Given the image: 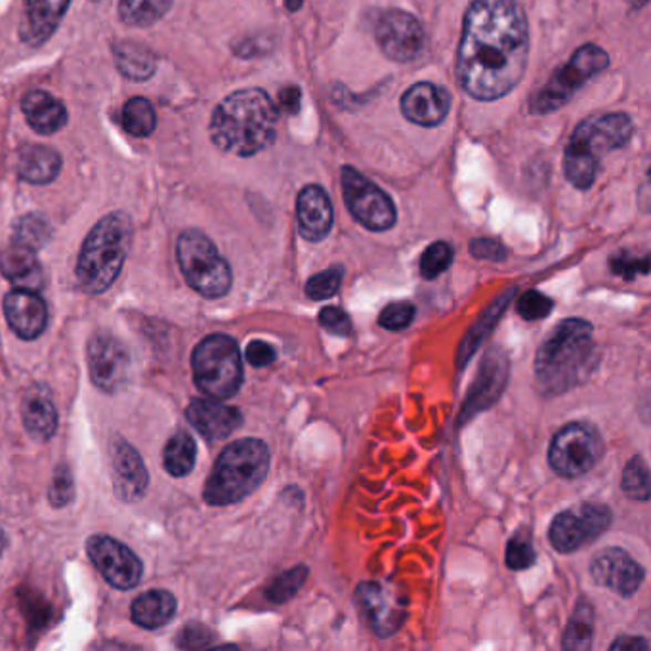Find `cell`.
I'll list each match as a JSON object with an SVG mask.
<instances>
[{
    "instance_id": "1",
    "label": "cell",
    "mask_w": 651,
    "mask_h": 651,
    "mask_svg": "<svg viewBox=\"0 0 651 651\" xmlns=\"http://www.w3.org/2000/svg\"><path fill=\"white\" fill-rule=\"evenodd\" d=\"M529 28L516 0H474L458 44L457 81L479 102L513 92L526 73Z\"/></svg>"
},
{
    "instance_id": "2",
    "label": "cell",
    "mask_w": 651,
    "mask_h": 651,
    "mask_svg": "<svg viewBox=\"0 0 651 651\" xmlns=\"http://www.w3.org/2000/svg\"><path fill=\"white\" fill-rule=\"evenodd\" d=\"M278 105L260 89H245L224 97L210 118V138L223 152L252 157L278 136Z\"/></svg>"
},
{
    "instance_id": "3",
    "label": "cell",
    "mask_w": 651,
    "mask_h": 651,
    "mask_svg": "<svg viewBox=\"0 0 651 651\" xmlns=\"http://www.w3.org/2000/svg\"><path fill=\"white\" fill-rule=\"evenodd\" d=\"M595 354L589 321L564 319L537 350L535 376L540 392L560 395L579 386L590 374Z\"/></svg>"
},
{
    "instance_id": "4",
    "label": "cell",
    "mask_w": 651,
    "mask_h": 651,
    "mask_svg": "<svg viewBox=\"0 0 651 651\" xmlns=\"http://www.w3.org/2000/svg\"><path fill=\"white\" fill-rule=\"evenodd\" d=\"M132 220L125 213L105 215L91 229L76 260V283L86 294L107 291L125 266L132 245Z\"/></svg>"
},
{
    "instance_id": "5",
    "label": "cell",
    "mask_w": 651,
    "mask_h": 651,
    "mask_svg": "<svg viewBox=\"0 0 651 651\" xmlns=\"http://www.w3.org/2000/svg\"><path fill=\"white\" fill-rule=\"evenodd\" d=\"M632 134L634 125L627 113H608L582 121L571 134L564 155V174L569 184L581 192L595 186L602 153L627 146Z\"/></svg>"
},
{
    "instance_id": "6",
    "label": "cell",
    "mask_w": 651,
    "mask_h": 651,
    "mask_svg": "<svg viewBox=\"0 0 651 651\" xmlns=\"http://www.w3.org/2000/svg\"><path fill=\"white\" fill-rule=\"evenodd\" d=\"M270 471V450L257 437L237 440L220 453L205 485V500L228 506L257 492Z\"/></svg>"
},
{
    "instance_id": "7",
    "label": "cell",
    "mask_w": 651,
    "mask_h": 651,
    "mask_svg": "<svg viewBox=\"0 0 651 651\" xmlns=\"http://www.w3.org/2000/svg\"><path fill=\"white\" fill-rule=\"evenodd\" d=\"M195 386L215 400H228L242 384L241 352L228 334H210L192 355Z\"/></svg>"
},
{
    "instance_id": "8",
    "label": "cell",
    "mask_w": 651,
    "mask_h": 651,
    "mask_svg": "<svg viewBox=\"0 0 651 651\" xmlns=\"http://www.w3.org/2000/svg\"><path fill=\"white\" fill-rule=\"evenodd\" d=\"M176 258L187 285L205 298H220L231 289V268L210 237L186 229L176 245Z\"/></svg>"
},
{
    "instance_id": "9",
    "label": "cell",
    "mask_w": 651,
    "mask_h": 651,
    "mask_svg": "<svg viewBox=\"0 0 651 651\" xmlns=\"http://www.w3.org/2000/svg\"><path fill=\"white\" fill-rule=\"evenodd\" d=\"M608 65H610V56L606 54V50L596 44H585L569 58V62L564 68L556 70L550 81L529 100L527 104L529 113L548 115V113L558 112L571 102V97L576 96L592 76L608 70Z\"/></svg>"
},
{
    "instance_id": "10",
    "label": "cell",
    "mask_w": 651,
    "mask_h": 651,
    "mask_svg": "<svg viewBox=\"0 0 651 651\" xmlns=\"http://www.w3.org/2000/svg\"><path fill=\"white\" fill-rule=\"evenodd\" d=\"M603 442L600 432L587 423H571L556 434L548 463L561 478H579L592 471L602 458Z\"/></svg>"
},
{
    "instance_id": "11",
    "label": "cell",
    "mask_w": 651,
    "mask_h": 651,
    "mask_svg": "<svg viewBox=\"0 0 651 651\" xmlns=\"http://www.w3.org/2000/svg\"><path fill=\"white\" fill-rule=\"evenodd\" d=\"M342 195L350 215L363 228L371 231H386L394 228L397 210L390 195L369 180L354 167L342 168Z\"/></svg>"
},
{
    "instance_id": "12",
    "label": "cell",
    "mask_w": 651,
    "mask_h": 651,
    "mask_svg": "<svg viewBox=\"0 0 651 651\" xmlns=\"http://www.w3.org/2000/svg\"><path fill=\"white\" fill-rule=\"evenodd\" d=\"M373 35L382 54L397 63L413 62L426 44L423 23L400 8L374 12Z\"/></svg>"
},
{
    "instance_id": "13",
    "label": "cell",
    "mask_w": 651,
    "mask_h": 651,
    "mask_svg": "<svg viewBox=\"0 0 651 651\" xmlns=\"http://www.w3.org/2000/svg\"><path fill=\"white\" fill-rule=\"evenodd\" d=\"M611 526V510L598 503H582L558 514L550 526V542L561 555L576 552L590 540H596Z\"/></svg>"
},
{
    "instance_id": "14",
    "label": "cell",
    "mask_w": 651,
    "mask_h": 651,
    "mask_svg": "<svg viewBox=\"0 0 651 651\" xmlns=\"http://www.w3.org/2000/svg\"><path fill=\"white\" fill-rule=\"evenodd\" d=\"M355 603L369 629L379 638L400 631L407 616L402 596L382 582H361L355 590Z\"/></svg>"
},
{
    "instance_id": "15",
    "label": "cell",
    "mask_w": 651,
    "mask_h": 651,
    "mask_svg": "<svg viewBox=\"0 0 651 651\" xmlns=\"http://www.w3.org/2000/svg\"><path fill=\"white\" fill-rule=\"evenodd\" d=\"M86 552L105 581L118 590H131L142 581L144 566L131 548L107 535H94L86 542Z\"/></svg>"
},
{
    "instance_id": "16",
    "label": "cell",
    "mask_w": 651,
    "mask_h": 651,
    "mask_svg": "<svg viewBox=\"0 0 651 651\" xmlns=\"http://www.w3.org/2000/svg\"><path fill=\"white\" fill-rule=\"evenodd\" d=\"M89 371L97 389L115 394L131 376V355L125 344L107 331H97L89 342Z\"/></svg>"
},
{
    "instance_id": "17",
    "label": "cell",
    "mask_w": 651,
    "mask_h": 651,
    "mask_svg": "<svg viewBox=\"0 0 651 651\" xmlns=\"http://www.w3.org/2000/svg\"><path fill=\"white\" fill-rule=\"evenodd\" d=\"M590 576L600 587L621 596H632L644 581V568L621 548H606L590 564Z\"/></svg>"
},
{
    "instance_id": "18",
    "label": "cell",
    "mask_w": 651,
    "mask_h": 651,
    "mask_svg": "<svg viewBox=\"0 0 651 651\" xmlns=\"http://www.w3.org/2000/svg\"><path fill=\"white\" fill-rule=\"evenodd\" d=\"M451 94L434 83H416L402 96L403 117L418 126L442 125L450 115Z\"/></svg>"
},
{
    "instance_id": "19",
    "label": "cell",
    "mask_w": 651,
    "mask_h": 651,
    "mask_svg": "<svg viewBox=\"0 0 651 651\" xmlns=\"http://www.w3.org/2000/svg\"><path fill=\"white\" fill-rule=\"evenodd\" d=\"M8 326L20 339L35 340L44 333L49 323V308L37 291L14 289L4 298Z\"/></svg>"
},
{
    "instance_id": "20",
    "label": "cell",
    "mask_w": 651,
    "mask_h": 651,
    "mask_svg": "<svg viewBox=\"0 0 651 651\" xmlns=\"http://www.w3.org/2000/svg\"><path fill=\"white\" fill-rule=\"evenodd\" d=\"M298 231L306 241H323L333 229V203L326 189L316 184L306 186L297 199Z\"/></svg>"
},
{
    "instance_id": "21",
    "label": "cell",
    "mask_w": 651,
    "mask_h": 651,
    "mask_svg": "<svg viewBox=\"0 0 651 651\" xmlns=\"http://www.w3.org/2000/svg\"><path fill=\"white\" fill-rule=\"evenodd\" d=\"M186 416L189 424L210 442L231 436L242 423L241 411L224 405L215 397L192 400Z\"/></svg>"
},
{
    "instance_id": "22",
    "label": "cell",
    "mask_w": 651,
    "mask_h": 651,
    "mask_svg": "<svg viewBox=\"0 0 651 651\" xmlns=\"http://www.w3.org/2000/svg\"><path fill=\"white\" fill-rule=\"evenodd\" d=\"M113 484L115 493L121 500L134 503L142 499L149 484L144 458L140 457L138 451L123 440L113 444Z\"/></svg>"
},
{
    "instance_id": "23",
    "label": "cell",
    "mask_w": 651,
    "mask_h": 651,
    "mask_svg": "<svg viewBox=\"0 0 651 651\" xmlns=\"http://www.w3.org/2000/svg\"><path fill=\"white\" fill-rule=\"evenodd\" d=\"M21 418L31 436L50 440L56 434L58 410L52 392L44 384H33L21 400Z\"/></svg>"
},
{
    "instance_id": "24",
    "label": "cell",
    "mask_w": 651,
    "mask_h": 651,
    "mask_svg": "<svg viewBox=\"0 0 651 651\" xmlns=\"http://www.w3.org/2000/svg\"><path fill=\"white\" fill-rule=\"evenodd\" d=\"M71 0H25V18L21 23V37L29 46H41L54 35Z\"/></svg>"
},
{
    "instance_id": "25",
    "label": "cell",
    "mask_w": 651,
    "mask_h": 651,
    "mask_svg": "<svg viewBox=\"0 0 651 651\" xmlns=\"http://www.w3.org/2000/svg\"><path fill=\"white\" fill-rule=\"evenodd\" d=\"M21 112L29 126L41 136H52L68 125L65 105L46 91H29L21 97Z\"/></svg>"
},
{
    "instance_id": "26",
    "label": "cell",
    "mask_w": 651,
    "mask_h": 651,
    "mask_svg": "<svg viewBox=\"0 0 651 651\" xmlns=\"http://www.w3.org/2000/svg\"><path fill=\"white\" fill-rule=\"evenodd\" d=\"M0 273L16 285V289L39 291L44 283L42 268L35 257V250L21 242L10 245L0 252Z\"/></svg>"
},
{
    "instance_id": "27",
    "label": "cell",
    "mask_w": 651,
    "mask_h": 651,
    "mask_svg": "<svg viewBox=\"0 0 651 651\" xmlns=\"http://www.w3.org/2000/svg\"><path fill=\"white\" fill-rule=\"evenodd\" d=\"M18 176L21 180L44 186L58 178L62 170V155L54 147L25 144L18 152Z\"/></svg>"
},
{
    "instance_id": "28",
    "label": "cell",
    "mask_w": 651,
    "mask_h": 651,
    "mask_svg": "<svg viewBox=\"0 0 651 651\" xmlns=\"http://www.w3.org/2000/svg\"><path fill=\"white\" fill-rule=\"evenodd\" d=\"M506 382V360L497 354L489 355L485 361L484 368L479 371L476 386L472 389V394L466 400L465 416L471 418L482 410H487L492 403L497 402L500 392L505 389Z\"/></svg>"
},
{
    "instance_id": "29",
    "label": "cell",
    "mask_w": 651,
    "mask_h": 651,
    "mask_svg": "<svg viewBox=\"0 0 651 651\" xmlns=\"http://www.w3.org/2000/svg\"><path fill=\"white\" fill-rule=\"evenodd\" d=\"M176 613V598L167 590H149L132 603V621L142 629H159Z\"/></svg>"
},
{
    "instance_id": "30",
    "label": "cell",
    "mask_w": 651,
    "mask_h": 651,
    "mask_svg": "<svg viewBox=\"0 0 651 651\" xmlns=\"http://www.w3.org/2000/svg\"><path fill=\"white\" fill-rule=\"evenodd\" d=\"M113 58L118 73L131 81H147L157 71V58L140 42H117L113 49Z\"/></svg>"
},
{
    "instance_id": "31",
    "label": "cell",
    "mask_w": 651,
    "mask_h": 651,
    "mask_svg": "<svg viewBox=\"0 0 651 651\" xmlns=\"http://www.w3.org/2000/svg\"><path fill=\"white\" fill-rule=\"evenodd\" d=\"M592 637H595V610H592V603L581 600L571 613L561 645L564 650H590Z\"/></svg>"
},
{
    "instance_id": "32",
    "label": "cell",
    "mask_w": 651,
    "mask_h": 651,
    "mask_svg": "<svg viewBox=\"0 0 651 651\" xmlns=\"http://www.w3.org/2000/svg\"><path fill=\"white\" fill-rule=\"evenodd\" d=\"M173 0H118V18L131 28H149L165 18Z\"/></svg>"
},
{
    "instance_id": "33",
    "label": "cell",
    "mask_w": 651,
    "mask_h": 651,
    "mask_svg": "<svg viewBox=\"0 0 651 651\" xmlns=\"http://www.w3.org/2000/svg\"><path fill=\"white\" fill-rule=\"evenodd\" d=\"M195 458H197V445H195L194 437L189 436L187 432L174 434L168 440L165 453H163L165 468L174 478H184L194 471Z\"/></svg>"
},
{
    "instance_id": "34",
    "label": "cell",
    "mask_w": 651,
    "mask_h": 651,
    "mask_svg": "<svg viewBox=\"0 0 651 651\" xmlns=\"http://www.w3.org/2000/svg\"><path fill=\"white\" fill-rule=\"evenodd\" d=\"M123 126L131 136L146 138L157 126V115L146 97H131L123 107Z\"/></svg>"
},
{
    "instance_id": "35",
    "label": "cell",
    "mask_w": 651,
    "mask_h": 651,
    "mask_svg": "<svg viewBox=\"0 0 651 651\" xmlns=\"http://www.w3.org/2000/svg\"><path fill=\"white\" fill-rule=\"evenodd\" d=\"M621 487L624 495L634 500L650 499V474L645 466L644 458L632 457L624 466Z\"/></svg>"
},
{
    "instance_id": "36",
    "label": "cell",
    "mask_w": 651,
    "mask_h": 651,
    "mask_svg": "<svg viewBox=\"0 0 651 651\" xmlns=\"http://www.w3.org/2000/svg\"><path fill=\"white\" fill-rule=\"evenodd\" d=\"M455 252L451 249L450 242L436 241L424 250L421 257V276L424 279H436L450 270Z\"/></svg>"
},
{
    "instance_id": "37",
    "label": "cell",
    "mask_w": 651,
    "mask_h": 651,
    "mask_svg": "<svg viewBox=\"0 0 651 651\" xmlns=\"http://www.w3.org/2000/svg\"><path fill=\"white\" fill-rule=\"evenodd\" d=\"M306 579H308V569L304 566L285 571L283 576H279L276 581L271 582L270 589H268V600L273 603L289 602L298 595V590L304 587Z\"/></svg>"
},
{
    "instance_id": "38",
    "label": "cell",
    "mask_w": 651,
    "mask_h": 651,
    "mask_svg": "<svg viewBox=\"0 0 651 651\" xmlns=\"http://www.w3.org/2000/svg\"><path fill=\"white\" fill-rule=\"evenodd\" d=\"M50 226L42 216L28 215L16 224V242L25 245L29 249H41L49 241Z\"/></svg>"
},
{
    "instance_id": "39",
    "label": "cell",
    "mask_w": 651,
    "mask_h": 651,
    "mask_svg": "<svg viewBox=\"0 0 651 651\" xmlns=\"http://www.w3.org/2000/svg\"><path fill=\"white\" fill-rule=\"evenodd\" d=\"M342 278H344V268L333 266V268L310 278V281L306 283V294L312 300H327V298L334 297L342 285Z\"/></svg>"
},
{
    "instance_id": "40",
    "label": "cell",
    "mask_w": 651,
    "mask_h": 651,
    "mask_svg": "<svg viewBox=\"0 0 651 651\" xmlns=\"http://www.w3.org/2000/svg\"><path fill=\"white\" fill-rule=\"evenodd\" d=\"M506 304H508L506 298H497V302L489 308V313H485L484 318L479 319L478 327H476L474 331H471V334L466 337V342L463 344V355H461V360L471 358V355L474 354V350L478 348L482 339H484L485 334L489 333L493 323L500 318V313L505 312Z\"/></svg>"
},
{
    "instance_id": "41",
    "label": "cell",
    "mask_w": 651,
    "mask_h": 651,
    "mask_svg": "<svg viewBox=\"0 0 651 651\" xmlns=\"http://www.w3.org/2000/svg\"><path fill=\"white\" fill-rule=\"evenodd\" d=\"M534 564L535 548L526 535H516L508 540V547H506V566L508 568L520 571V569L531 568Z\"/></svg>"
},
{
    "instance_id": "42",
    "label": "cell",
    "mask_w": 651,
    "mask_h": 651,
    "mask_svg": "<svg viewBox=\"0 0 651 651\" xmlns=\"http://www.w3.org/2000/svg\"><path fill=\"white\" fill-rule=\"evenodd\" d=\"M555 310V302L539 291H527L518 300V313L527 321H539Z\"/></svg>"
},
{
    "instance_id": "43",
    "label": "cell",
    "mask_w": 651,
    "mask_h": 651,
    "mask_svg": "<svg viewBox=\"0 0 651 651\" xmlns=\"http://www.w3.org/2000/svg\"><path fill=\"white\" fill-rule=\"evenodd\" d=\"M73 495H75V484H73L70 468L63 465L58 466L54 476H52V484H50V503L60 508V506L70 505Z\"/></svg>"
},
{
    "instance_id": "44",
    "label": "cell",
    "mask_w": 651,
    "mask_h": 651,
    "mask_svg": "<svg viewBox=\"0 0 651 651\" xmlns=\"http://www.w3.org/2000/svg\"><path fill=\"white\" fill-rule=\"evenodd\" d=\"M415 306L410 302H395L382 310L381 318H379V326L389 329V331H402L405 327H410L415 319Z\"/></svg>"
},
{
    "instance_id": "45",
    "label": "cell",
    "mask_w": 651,
    "mask_h": 651,
    "mask_svg": "<svg viewBox=\"0 0 651 651\" xmlns=\"http://www.w3.org/2000/svg\"><path fill=\"white\" fill-rule=\"evenodd\" d=\"M319 323L326 327L327 331L337 337H348L352 333V319L344 310H340L337 306H329L319 312Z\"/></svg>"
},
{
    "instance_id": "46",
    "label": "cell",
    "mask_w": 651,
    "mask_h": 651,
    "mask_svg": "<svg viewBox=\"0 0 651 651\" xmlns=\"http://www.w3.org/2000/svg\"><path fill=\"white\" fill-rule=\"evenodd\" d=\"M611 270L616 276L624 279L637 278L638 273L645 276L650 270V260L632 257L629 252H619L617 257L611 258Z\"/></svg>"
},
{
    "instance_id": "47",
    "label": "cell",
    "mask_w": 651,
    "mask_h": 651,
    "mask_svg": "<svg viewBox=\"0 0 651 651\" xmlns=\"http://www.w3.org/2000/svg\"><path fill=\"white\" fill-rule=\"evenodd\" d=\"M213 640H215L213 632L205 629L203 624H189V627L182 629L176 644L182 650H199V648L213 644Z\"/></svg>"
},
{
    "instance_id": "48",
    "label": "cell",
    "mask_w": 651,
    "mask_h": 651,
    "mask_svg": "<svg viewBox=\"0 0 651 651\" xmlns=\"http://www.w3.org/2000/svg\"><path fill=\"white\" fill-rule=\"evenodd\" d=\"M471 250L474 258L487 260V262H503V260H506V255H508L503 242L497 241V239H489V237L474 239Z\"/></svg>"
},
{
    "instance_id": "49",
    "label": "cell",
    "mask_w": 651,
    "mask_h": 651,
    "mask_svg": "<svg viewBox=\"0 0 651 651\" xmlns=\"http://www.w3.org/2000/svg\"><path fill=\"white\" fill-rule=\"evenodd\" d=\"M247 360H249L252 368H268L273 361L278 360V352L268 342L252 340L247 347Z\"/></svg>"
},
{
    "instance_id": "50",
    "label": "cell",
    "mask_w": 651,
    "mask_h": 651,
    "mask_svg": "<svg viewBox=\"0 0 651 651\" xmlns=\"http://www.w3.org/2000/svg\"><path fill=\"white\" fill-rule=\"evenodd\" d=\"M300 102H302V92L297 86H287L279 92V107L289 115H294L300 110Z\"/></svg>"
},
{
    "instance_id": "51",
    "label": "cell",
    "mask_w": 651,
    "mask_h": 651,
    "mask_svg": "<svg viewBox=\"0 0 651 651\" xmlns=\"http://www.w3.org/2000/svg\"><path fill=\"white\" fill-rule=\"evenodd\" d=\"M650 644L645 642L644 638L638 637H621L617 638L616 642L611 644L613 651H632V650H648Z\"/></svg>"
},
{
    "instance_id": "52",
    "label": "cell",
    "mask_w": 651,
    "mask_h": 651,
    "mask_svg": "<svg viewBox=\"0 0 651 651\" xmlns=\"http://www.w3.org/2000/svg\"><path fill=\"white\" fill-rule=\"evenodd\" d=\"M285 4H287V8H289L291 12H297V10H300L302 4H304V0H285Z\"/></svg>"
},
{
    "instance_id": "53",
    "label": "cell",
    "mask_w": 651,
    "mask_h": 651,
    "mask_svg": "<svg viewBox=\"0 0 651 651\" xmlns=\"http://www.w3.org/2000/svg\"><path fill=\"white\" fill-rule=\"evenodd\" d=\"M4 548H7V535L0 529V555L4 552Z\"/></svg>"
},
{
    "instance_id": "54",
    "label": "cell",
    "mask_w": 651,
    "mask_h": 651,
    "mask_svg": "<svg viewBox=\"0 0 651 651\" xmlns=\"http://www.w3.org/2000/svg\"><path fill=\"white\" fill-rule=\"evenodd\" d=\"M645 2H648V0H629V4L634 8H642L644 7Z\"/></svg>"
}]
</instances>
